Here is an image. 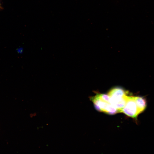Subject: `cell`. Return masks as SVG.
Here are the masks:
<instances>
[{
    "instance_id": "cell-5",
    "label": "cell",
    "mask_w": 154,
    "mask_h": 154,
    "mask_svg": "<svg viewBox=\"0 0 154 154\" xmlns=\"http://www.w3.org/2000/svg\"><path fill=\"white\" fill-rule=\"evenodd\" d=\"M97 95L99 98L102 100L110 103V97L108 95L104 94H98Z\"/></svg>"
},
{
    "instance_id": "cell-1",
    "label": "cell",
    "mask_w": 154,
    "mask_h": 154,
    "mask_svg": "<svg viewBox=\"0 0 154 154\" xmlns=\"http://www.w3.org/2000/svg\"><path fill=\"white\" fill-rule=\"evenodd\" d=\"M96 109L98 111L107 113L110 114H114L119 113L118 110L110 103L102 100L96 94L91 98Z\"/></svg>"
},
{
    "instance_id": "cell-3",
    "label": "cell",
    "mask_w": 154,
    "mask_h": 154,
    "mask_svg": "<svg viewBox=\"0 0 154 154\" xmlns=\"http://www.w3.org/2000/svg\"><path fill=\"white\" fill-rule=\"evenodd\" d=\"M123 88L116 87L111 89L108 92V95L110 97L111 100H116L122 98L127 93Z\"/></svg>"
},
{
    "instance_id": "cell-2",
    "label": "cell",
    "mask_w": 154,
    "mask_h": 154,
    "mask_svg": "<svg viewBox=\"0 0 154 154\" xmlns=\"http://www.w3.org/2000/svg\"><path fill=\"white\" fill-rule=\"evenodd\" d=\"M121 112L134 118H136L141 113L137 106L134 96H127L126 104Z\"/></svg>"
},
{
    "instance_id": "cell-6",
    "label": "cell",
    "mask_w": 154,
    "mask_h": 154,
    "mask_svg": "<svg viewBox=\"0 0 154 154\" xmlns=\"http://www.w3.org/2000/svg\"><path fill=\"white\" fill-rule=\"evenodd\" d=\"M1 8V5H0V8Z\"/></svg>"
},
{
    "instance_id": "cell-4",
    "label": "cell",
    "mask_w": 154,
    "mask_h": 154,
    "mask_svg": "<svg viewBox=\"0 0 154 154\" xmlns=\"http://www.w3.org/2000/svg\"><path fill=\"white\" fill-rule=\"evenodd\" d=\"M138 108L141 113L145 109L146 102L145 100L143 98L140 97L134 96Z\"/></svg>"
}]
</instances>
